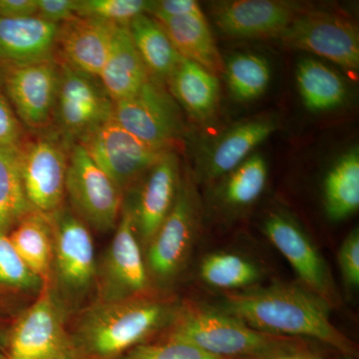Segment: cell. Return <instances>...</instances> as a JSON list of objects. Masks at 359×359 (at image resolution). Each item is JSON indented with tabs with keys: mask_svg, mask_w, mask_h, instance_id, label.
Wrapping results in <instances>:
<instances>
[{
	"mask_svg": "<svg viewBox=\"0 0 359 359\" xmlns=\"http://www.w3.org/2000/svg\"><path fill=\"white\" fill-rule=\"evenodd\" d=\"M330 309L327 302L302 285L275 283L228 294L218 309L264 334L308 337L355 358L358 346L334 327Z\"/></svg>",
	"mask_w": 359,
	"mask_h": 359,
	"instance_id": "obj_1",
	"label": "cell"
},
{
	"mask_svg": "<svg viewBox=\"0 0 359 359\" xmlns=\"http://www.w3.org/2000/svg\"><path fill=\"white\" fill-rule=\"evenodd\" d=\"M173 316L169 302L142 295L100 301L84 311L70 335L79 359H119Z\"/></svg>",
	"mask_w": 359,
	"mask_h": 359,
	"instance_id": "obj_2",
	"label": "cell"
},
{
	"mask_svg": "<svg viewBox=\"0 0 359 359\" xmlns=\"http://www.w3.org/2000/svg\"><path fill=\"white\" fill-rule=\"evenodd\" d=\"M168 337L224 359H254L294 349L289 337L264 334L218 309L200 306L182 309Z\"/></svg>",
	"mask_w": 359,
	"mask_h": 359,
	"instance_id": "obj_3",
	"label": "cell"
},
{
	"mask_svg": "<svg viewBox=\"0 0 359 359\" xmlns=\"http://www.w3.org/2000/svg\"><path fill=\"white\" fill-rule=\"evenodd\" d=\"M6 359H79L49 285L9 330Z\"/></svg>",
	"mask_w": 359,
	"mask_h": 359,
	"instance_id": "obj_4",
	"label": "cell"
},
{
	"mask_svg": "<svg viewBox=\"0 0 359 359\" xmlns=\"http://www.w3.org/2000/svg\"><path fill=\"white\" fill-rule=\"evenodd\" d=\"M201 212L199 196L185 175L171 212L148 245L149 271L157 280L169 282L185 266L199 231Z\"/></svg>",
	"mask_w": 359,
	"mask_h": 359,
	"instance_id": "obj_5",
	"label": "cell"
},
{
	"mask_svg": "<svg viewBox=\"0 0 359 359\" xmlns=\"http://www.w3.org/2000/svg\"><path fill=\"white\" fill-rule=\"evenodd\" d=\"M65 192L75 214L87 226L115 229L122 212V191L78 143L68 153Z\"/></svg>",
	"mask_w": 359,
	"mask_h": 359,
	"instance_id": "obj_6",
	"label": "cell"
},
{
	"mask_svg": "<svg viewBox=\"0 0 359 359\" xmlns=\"http://www.w3.org/2000/svg\"><path fill=\"white\" fill-rule=\"evenodd\" d=\"M294 50L309 52L358 72L359 36L353 21L327 11H302L278 37Z\"/></svg>",
	"mask_w": 359,
	"mask_h": 359,
	"instance_id": "obj_7",
	"label": "cell"
},
{
	"mask_svg": "<svg viewBox=\"0 0 359 359\" xmlns=\"http://www.w3.org/2000/svg\"><path fill=\"white\" fill-rule=\"evenodd\" d=\"M114 120L139 140L160 150L174 151L183 134L178 104L152 79L134 96L114 103Z\"/></svg>",
	"mask_w": 359,
	"mask_h": 359,
	"instance_id": "obj_8",
	"label": "cell"
},
{
	"mask_svg": "<svg viewBox=\"0 0 359 359\" xmlns=\"http://www.w3.org/2000/svg\"><path fill=\"white\" fill-rule=\"evenodd\" d=\"M60 68L54 118L62 140L70 147L114 117V102L97 78L57 61Z\"/></svg>",
	"mask_w": 359,
	"mask_h": 359,
	"instance_id": "obj_9",
	"label": "cell"
},
{
	"mask_svg": "<svg viewBox=\"0 0 359 359\" xmlns=\"http://www.w3.org/2000/svg\"><path fill=\"white\" fill-rule=\"evenodd\" d=\"M263 231L294 269L302 287L320 297L330 309L339 306V294L325 257L292 215L269 212L264 219Z\"/></svg>",
	"mask_w": 359,
	"mask_h": 359,
	"instance_id": "obj_10",
	"label": "cell"
},
{
	"mask_svg": "<svg viewBox=\"0 0 359 359\" xmlns=\"http://www.w3.org/2000/svg\"><path fill=\"white\" fill-rule=\"evenodd\" d=\"M92 160L123 191L170 151L160 150L144 143L122 128L114 117L77 142Z\"/></svg>",
	"mask_w": 359,
	"mask_h": 359,
	"instance_id": "obj_11",
	"label": "cell"
},
{
	"mask_svg": "<svg viewBox=\"0 0 359 359\" xmlns=\"http://www.w3.org/2000/svg\"><path fill=\"white\" fill-rule=\"evenodd\" d=\"M69 147L57 137H40L20 146V173L28 203L50 215L65 203Z\"/></svg>",
	"mask_w": 359,
	"mask_h": 359,
	"instance_id": "obj_12",
	"label": "cell"
},
{
	"mask_svg": "<svg viewBox=\"0 0 359 359\" xmlns=\"http://www.w3.org/2000/svg\"><path fill=\"white\" fill-rule=\"evenodd\" d=\"M53 233L54 271L65 289L83 292L96 275L95 252L88 226L65 209L48 215Z\"/></svg>",
	"mask_w": 359,
	"mask_h": 359,
	"instance_id": "obj_13",
	"label": "cell"
},
{
	"mask_svg": "<svg viewBox=\"0 0 359 359\" xmlns=\"http://www.w3.org/2000/svg\"><path fill=\"white\" fill-rule=\"evenodd\" d=\"M102 301L141 297L149 287L148 269L137 233L133 205L122 208L105 269Z\"/></svg>",
	"mask_w": 359,
	"mask_h": 359,
	"instance_id": "obj_14",
	"label": "cell"
},
{
	"mask_svg": "<svg viewBox=\"0 0 359 359\" xmlns=\"http://www.w3.org/2000/svg\"><path fill=\"white\" fill-rule=\"evenodd\" d=\"M60 68L55 59L11 66L6 87L16 115L32 129H43L54 118Z\"/></svg>",
	"mask_w": 359,
	"mask_h": 359,
	"instance_id": "obj_15",
	"label": "cell"
},
{
	"mask_svg": "<svg viewBox=\"0 0 359 359\" xmlns=\"http://www.w3.org/2000/svg\"><path fill=\"white\" fill-rule=\"evenodd\" d=\"M302 11L299 4L278 0H233L212 4L219 29L238 39H278Z\"/></svg>",
	"mask_w": 359,
	"mask_h": 359,
	"instance_id": "obj_16",
	"label": "cell"
},
{
	"mask_svg": "<svg viewBox=\"0 0 359 359\" xmlns=\"http://www.w3.org/2000/svg\"><path fill=\"white\" fill-rule=\"evenodd\" d=\"M119 27L93 18H76L59 25L57 45L61 62L98 79L116 30Z\"/></svg>",
	"mask_w": 359,
	"mask_h": 359,
	"instance_id": "obj_17",
	"label": "cell"
},
{
	"mask_svg": "<svg viewBox=\"0 0 359 359\" xmlns=\"http://www.w3.org/2000/svg\"><path fill=\"white\" fill-rule=\"evenodd\" d=\"M180 182V162L174 151L166 153L150 171L133 205L139 240L149 245L173 208Z\"/></svg>",
	"mask_w": 359,
	"mask_h": 359,
	"instance_id": "obj_18",
	"label": "cell"
},
{
	"mask_svg": "<svg viewBox=\"0 0 359 359\" xmlns=\"http://www.w3.org/2000/svg\"><path fill=\"white\" fill-rule=\"evenodd\" d=\"M278 127L276 116L264 115L237 123L214 142L201 164V177L221 180L252 155Z\"/></svg>",
	"mask_w": 359,
	"mask_h": 359,
	"instance_id": "obj_19",
	"label": "cell"
},
{
	"mask_svg": "<svg viewBox=\"0 0 359 359\" xmlns=\"http://www.w3.org/2000/svg\"><path fill=\"white\" fill-rule=\"evenodd\" d=\"M58 32L59 25L37 16H0V62L16 66L54 59Z\"/></svg>",
	"mask_w": 359,
	"mask_h": 359,
	"instance_id": "obj_20",
	"label": "cell"
},
{
	"mask_svg": "<svg viewBox=\"0 0 359 359\" xmlns=\"http://www.w3.org/2000/svg\"><path fill=\"white\" fill-rule=\"evenodd\" d=\"M151 78L130 35L128 26H119L98 80L111 100L130 98Z\"/></svg>",
	"mask_w": 359,
	"mask_h": 359,
	"instance_id": "obj_21",
	"label": "cell"
},
{
	"mask_svg": "<svg viewBox=\"0 0 359 359\" xmlns=\"http://www.w3.org/2000/svg\"><path fill=\"white\" fill-rule=\"evenodd\" d=\"M158 22L182 58L197 63L217 76L224 73V60L202 11Z\"/></svg>",
	"mask_w": 359,
	"mask_h": 359,
	"instance_id": "obj_22",
	"label": "cell"
},
{
	"mask_svg": "<svg viewBox=\"0 0 359 359\" xmlns=\"http://www.w3.org/2000/svg\"><path fill=\"white\" fill-rule=\"evenodd\" d=\"M168 83L175 101L196 121H207L216 113L219 84L209 70L183 58Z\"/></svg>",
	"mask_w": 359,
	"mask_h": 359,
	"instance_id": "obj_23",
	"label": "cell"
},
{
	"mask_svg": "<svg viewBox=\"0 0 359 359\" xmlns=\"http://www.w3.org/2000/svg\"><path fill=\"white\" fill-rule=\"evenodd\" d=\"M128 29L149 76L158 83H168L183 58L162 26L152 16L143 13L130 22Z\"/></svg>",
	"mask_w": 359,
	"mask_h": 359,
	"instance_id": "obj_24",
	"label": "cell"
},
{
	"mask_svg": "<svg viewBox=\"0 0 359 359\" xmlns=\"http://www.w3.org/2000/svg\"><path fill=\"white\" fill-rule=\"evenodd\" d=\"M8 237L28 268L43 285H48L53 264V233L48 215L30 212L16 224Z\"/></svg>",
	"mask_w": 359,
	"mask_h": 359,
	"instance_id": "obj_25",
	"label": "cell"
},
{
	"mask_svg": "<svg viewBox=\"0 0 359 359\" xmlns=\"http://www.w3.org/2000/svg\"><path fill=\"white\" fill-rule=\"evenodd\" d=\"M323 205L330 221L341 222L359 207V151L344 153L328 170L323 185Z\"/></svg>",
	"mask_w": 359,
	"mask_h": 359,
	"instance_id": "obj_26",
	"label": "cell"
},
{
	"mask_svg": "<svg viewBox=\"0 0 359 359\" xmlns=\"http://www.w3.org/2000/svg\"><path fill=\"white\" fill-rule=\"evenodd\" d=\"M295 76L302 103L311 112L337 109L346 102L347 88L344 78L321 61L302 58Z\"/></svg>",
	"mask_w": 359,
	"mask_h": 359,
	"instance_id": "obj_27",
	"label": "cell"
},
{
	"mask_svg": "<svg viewBox=\"0 0 359 359\" xmlns=\"http://www.w3.org/2000/svg\"><path fill=\"white\" fill-rule=\"evenodd\" d=\"M269 178L268 163L261 154L250 155L221 179L216 201L229 212L243 211L259 200Z\"/></svg>",
	"mask_w": 359,
	"mask_h": 359,
	"instance_id": "obj_28",
	"label": "cell"
},
{
	"mask_svg": "<svg viewBox=\"0 0 359 359\" xmlns=\"http://www.w3.org/2000/svg\"><path fill=\"white\" fill-rule=\"evenodd\" d=\"M32 211L21 179L20 146L0 144V233H8Z\"/></svg>",
	"mask_w": 359,
	"mask_h": 359,
	"instance_id": "obj_29",
	"label": "cell"
},
{
	"mask_svg": "<svg viewBox=\"0 0 359 359\" xmlns=\"http://www.w3.org/2000/svg\"><path fill=\"white\" fill-rule=\"evenodd\" d=\"M224 75L233 98L250 102L266 93L271 79L269 61L256 53H237L224 61Z\"/></svg>",
	"mask_w": 359,
	"mask_h": 359,
	"instance_id": "obj_30",
	"label": "cell"
},
{
	"mask_svg": "<svg viewBox=\"0 0 359 359\" xmlns=\"http://www.w3.org/2000/svg\"><path fill=\"white\" fill-rule=\"evenodd\" d=\"M200 276L210 287L242 290L261 278L256 264L235 252H216L207 255L200 264Z\"/></svg>",
	"mask_w": 359,
	"mask_h": 359,
	"instance_id": "obj_31",
	"label": "cell"
},
{
	"mask_svg": "<svg viewBox=\"0 0 359 359\" xmlns=\"http://www.w3.org/2000/svg\"><path fill=\"white\" fill-rule=\"evenodd\" d=\"M150 1L145 0H76V16L129 26L140 14L147 13Z\"/></svg>",
	"mask_w": 359,
	"mask_h": 359,
	"instance_id": "obj_32",
	"label": "cell"
},
{
	"mask_svg": "<svg viewBox=\"0 0 359 359\" xmlns=\"http://www.w3.org/2000/svg\"><path fill=\"white\" fill-rule=\"evenodd\" d=\"M0 285L18 290L43 287L39 276L28 268L13 247L8 233H0Z\"/></svg>",
	"mask_w": 359,
	"mask_h": 359,
	"instance_id": "obj_33",
	"label": "cell"
},
{
	"mask_svg": "<svg viewBox=\"0 0 359 359\" xmlns=\"http://www.w3.org/2000/svg\"><path fill=\"white\" fill-rule=\"evenodd\" d=\"M119 359H224L182 340L167 337L162 341L142 344Z\"/></svg>",
	"mask_w": 359,
	"mask_h": 359,
	"instance_id": "obj_34",
	"label": "cell"
},
{
	"mask_svg": "<svg viewBox=\"0 0 359 359\" xmlns=\"http://www.w3.org/2000/svg\"><path fill=\"white\" fill-rule=\"evenodd\" d=\"M340 271L344 287L355 290L359 287V231L353 229L344 238L339 250Z\"/></svg>",
	"mask_w": 359,
	"mask_h": 359,
	"instance_id": "obj_35",
	"label": "cell"
},
{
	"mask_svg": "<svg viewBox=\"0 0 359 359\" xmlns=\"http://www.w3.org/2000/svg\"><path fill=\"white\" fill-rule=\"evenodd\" d=\"M37 18L60 25L76 18V0H36Z\"/></svg>",
	"mask_w": 359,
	"mask_h": 359,
	"instance_id": "obj_36",
	"label": "cell"
},
{
	"mask_svg": "<svg viewBox=\"0 0 359 359\" xmlns=\"http://www.w3.org/2000/svg\"><path fill=\"white\" fill-rule=\"evenodd\" d=\"M201 11L202 9L199 4L194 0H159L150 1L147 14L156 20L160 21Z\"/></svg>",
	"mask_w": 359,
	"mask_h": 359,
	"instance_id": "obj_37",
	"label": "cell"
},
{
	"mask_svg": "<svg viewBox=\"0 0 359 359\" xmlns=\"http://www.w3.org/2000/svg\"><path fill=\"white\" fill-rule=\"evenodd\" d=\"M22 128L15 113L0 95V144L20 146Z\"/></svg>",
	"mask_w": 359,
	"mask_h": 359,
	"instance_id": "obj_38",
	"label": "cell"
},
{
	"mask_svg": "<svg viewBox=\"0 0 359 359\" xmlns=\"http://www.w3.org/2000/svg\"><path fill=\"white\" fill-rule=\"evenodd\" d=\"M36 14V0H0L1 18H28Z\"/></svg>",
	"mask_w": 359,
	"mask_h": 359,
	"instance_id": "obj_39",
	"label": "cell"
},
{
	"mask_svg": "<svg viewBox=\"0 0 359 359\" xmlns=\"http://www.w3.org/2000/svg\"><path fill=\"white\" fill-rule=\"evenodd\" d=\"M306 354L294 349V351H282V353L269 354V355L254 359H304Z\"/></svg>",
	"mask_w": 359,
	"mask_h": 359,
	"instance_id": "obj_40",
	"label": "cell"
},
{
	"mask_svg": "<svg viewBox=\"0 0 359 359\" xmlns=\"http://www.w3.org/2000/svg\"><path fill=\"white\" fill-rule=\"evenodd\" d=\"M6 337H0V359H6Z\"/></svg>",
	"mask_w": 359,
	"mask_h": 359,
	"instance_id": "obj_41",
	"label": "cell"
},
{
	"mask_svg": "<svg viewBox=\"0 0 359 359\" xmlns=\"http://www.w3.org/2000/svg\"><path fill=\"white\" fill-rule=\"evenodd\" d=\"M304 359H320V358H316L314 355H309V354H306Z\"/></svg>",
	"mask_w": 359,
	"mask_h": 359,
	"instance_id": "obj_42",
	"label": "cell"
}]
</instances>
